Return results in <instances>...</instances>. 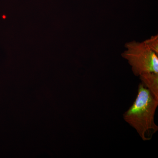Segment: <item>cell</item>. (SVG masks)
<instances>
[{
    "label": "cell",
    "mask_w": 158,
    "mask_h": 158,
    "mask_svg": "<svg viewBox=\"0 0 158 158\" xmlns=\"http://www.w3.org/2000/svg\"><path fill=\"white\" fill-rule=\"evenodd\" d=\"M158 100L141 83L138 85L135 100L123 115L125 121L137 131L144 141L151 140L158 131L154 116Z\"/></svg>",
    "instance_id": "cell-1"
},
{
    "label": "cell",
    "mask_w": 158,
    "mask_h": 158,
    "mask_svg": "<svg viewBox=\"0 0 158 158\" xmlns=\"http://www.w3.org/2000/svg\"><path fill=\"white\" fill-rule=\"evenodd\" d=\"M122 56L127 60L135 76L145 73H158V56L146 45L144 41L127 43Z\"/></svg>",
    "instance_id": "cell-2"
},
{
    "label": "cell",
    "mask_w": 158,
    "mask_h": 158,
    "mask_svg": "<svg viewBox=\"0 0 158 158\" xmlns=\"http://www.w3.org/2000/svg\"><path fill=\"white\" fill-rule=\"evenodd\" d=\"M141 83L158 100V73H145L139 76Z\"/></svg>",
    "instance_id": "cell-3"
},
{
    "label": "cell",
    "mask_w": 158,
    "mask_h": 158,
    "mask_svg": "<svg viewBox=\"0 0 158 158\" xmlns=\"http://www.w3.org/2000/svg\"><path fill=\"white\" fill-rule=\"evenodd\" d=\"M144 42L152 51L158 55V37L157 35L152 36L149 39L144 40Z\"/></svg>",
    "instance_id": "cell-4"
}]
</instances>
